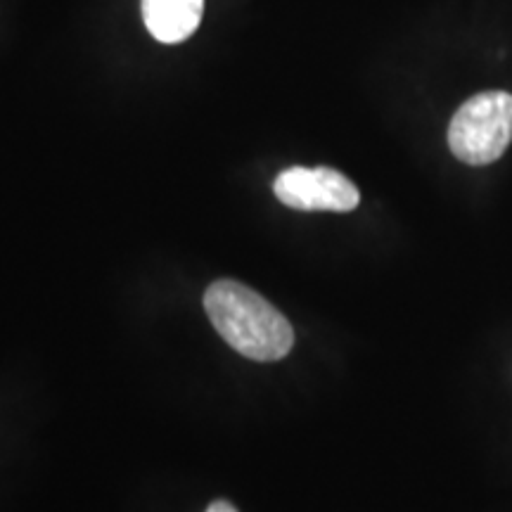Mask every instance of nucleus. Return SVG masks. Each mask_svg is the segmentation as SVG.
Returning <instances> with one entry per match:
<instances>
[{"instance_id": "3", "label": "nucleus", "mask_w": 512, "mask_h": 512, "mask_svg": "<svg viewBox=\"0 0 512 512\" xmlns=\"http://www.w3.org/2000/svg\"><path fill=\"white\" fill-rule=\"evenodd\" d=\"M273 192L285 207L299 211H337L347 214L361 202V192L347 176L330 166H292L275 178Z\"/></svg>"}, {"instance_id": "1", "label": "nucleus", "mask_w": 512, "mask_h": 512, "mask_svg": "<svg viewBox=\"0 0 512 512\" xmlns=\"http://www.w3.org/2000/svg\"><path fill=\"white\" fill-rule=\"evenodd\" d=\"M204 309L216 332L252 361H280L290 354L294 330L283 313L238 280H216L204 294Z\"/></svg>"}, {"instance_id": "5", "label": "nucleus", "mask_w": 512, "mask_h": 512, "mask_svg": "<svg viewBox=\"0 0 512 512\" xmlns=\"http://www.w3.org/2000/svg\"><path fill=\"white\" fill-rule=\"evenodd\" d=\"M207 512H238L228 501H214L209 505Z\"/></svg>"}, {"instance_id": "4", "label": "nucleus", "mask_w": 512, "mask_h": 512, "mask_svg": "<svg viewBox=\"0 0 512 512\" xmlns=\"http://www.w3.org/2000/svg\"><path fill=\"white\" fill-rule=\"evenodd\" d=\"M204 15V0H143L145 27L159 43H183L195 34Z\"/></svg>"}, {"instance_id": "2", "label": "nucleus", "mask_w": 512, "mask_h": 512, "mask_svg": "<svg viewBox=\"0 0 512 512\" xmlns=\"http://www.w3.org/2000/svg\"><path fill=\"white\" fill-rule=\"evenodd\" d=\"M512 143V95L486 91L472 95L453 114L448 147L460 162L484 166L503 157Z\"/></svg>"}]
</instances>
